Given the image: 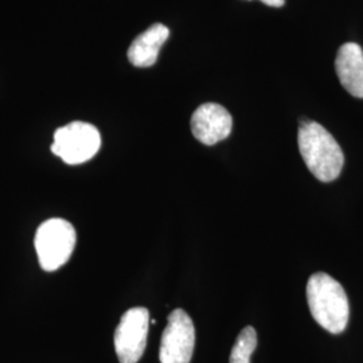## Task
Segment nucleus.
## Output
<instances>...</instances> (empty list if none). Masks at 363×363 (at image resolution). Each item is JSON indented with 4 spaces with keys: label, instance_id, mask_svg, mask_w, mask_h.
Masks as SVG:
<instances>
[{
    "label": "nucleus",
    "instance_id": "nucleus-1",
    "mask_svg": "<svg viewBox=\"0 0 363 363\" xmlns=\"http://www.w3.org/2000/svg\"><path fill=\"white\" fill-rule=\"evenodd\" d=\"M298 143L300 155L316 179L325 183L337 179L345 164V155L335 138L323 125L301 120Z\"/></svg>",
    "mask_w": 363,
    "mask_h": 363
},
{
    "label": "nucleus",
    "instance_id": "nucleus-2",
    "mask_svg": "<svg viewBox=\"0 0 363 363\" xmlns=\"http://www.w3.org/2000/svg\"><path fill=\"white\" fill-rule=\"evenodd\" d=\"M307 301L312 318L331 334L346 330L350 316L349 298L340 283L325 272L312 274L307 283Z\"/></svg>",
    "mask_w": 363,
    "mask_h": 363
},
{
    "label": "nucleus",
    "instance_id": "nucleus-3",
    "mask_svg": "<svg viewBox=\"0 0 363 363\" xmlns=\"http://www.w3.org/2000/svg\"><path fill=\"white\" fill-rule=\"evenodd\" d=\"M77 242L74 226L62 218L45 220L35 234V250L39 265L52 272L65 265Z\"/></svg>",
    "mask_w": 363,
    "mask_h": 363
},
{
    "label": "nucleus",
    "instance_id": "nucleus-4",
    "mask_svg": "<svg viewBox=\"0 0 363 363\" xmlns=\"http://www.w3.org/2000/svg\"><path fill=\"white\" fill-rule=\"evenodd\" d=\"M101 147L99 130L89 123L74 121L54 133L52 151L67 164H82L91 160Z\"/></svg>",
    "mask_w": 363,
    "mask_h": 363
},
{
    "label": "nucleus",
    "instance_id": "nucleus-5",
    "mask_svg": "<svg viewBox=\"0 0 363 363\" xmlns=\"http://www.w3.org/2000/svg\"><path fill=\"white\" fill-rule=\"evenodd\" d=\"M150 328V312L135 307L125 312L115 331V350L120 363H138L143 357Z\"/></svg>",
    "mask_w": 363,
    "mask_h": 363
},
{
    "label": "nucleus",
    "instance_id": "nucleus-6",
    "mask_svg": "<svg viewBox=\"0 0 363 363\" xmlns=\"http://www.w3.org/2000/svg\"><path fill=\"white\" fill-rule=\"evenodd\" d=\"M195 347V327L184 310L171 312L160 340V363H190Z\"/></svg>",
    "mask_w": 363,
    "mask_h": 363
},
{
    "label": "nucleus",
    "instance_id": "nucleus-7",
    "mask_svg": "<svg viewBox=\"0 0 363 363\" xmlns=\"http://www.w3.org/2000/svg\"><path fill=\"white\" fill-rule=\"evenodd\" d=\"M233 128V118L220 104L208 103L195 109L191 117V132L195 139L206 145L225 140Z\"/></svg>",
    "mask_w": 363,
    "mask_h": 363
},
{
    "label": "nucleus",
    "instance_id": "nucleus-8",
    "mask_svg": "<svg viewBox=\"0 0 363 363\" xmlns=\"http://www.w3.org/2000/svg\"><path fill=\"white\" fill-rule=\"evenodd\" d=\"M342 86L357 99H363V50L357 43H345L335 60Z\"/></svg>",
    "mask_w": 363,
    "mask_h": 363
},
{
    "label": "nucleus",
    "instance_id": "nucleus-9",
    "mask_svg": "<svg viewBox=\"0 0 363 363\" xmlns=\"http://www.w3.org/2000/svg\"><path fill=\"white\" fill-rule=\"evenodd\" d=\"M169 30L162 23H155L147 28L132 42L128 49V60L136 67H150L155 65L159 52L169 39Z\"/></svg>",
    "mask_w": 363,
    "mask_h": 363
},
{
    "label": "nucleus",
    "instance_id": "nucleus-10",
    "mask_svg": "<svg viewBox=\"0 0 363 363\" xmlns=\"http://www.w3.org/2000/svg\"><path fill=\"white\" fill-rule=\"evenodd\" d=\"M257 347V333L253 327L247 325L234 343L233 349L230 352L229 363H250V357L253 351Z\"/></svg>",
    "mask_w": 363,
    "mask_h": 363
},
{
    "label": "nucleus",
    "instance_id": "nucleus-11",
    "mask_svg": "<svg viewBox=\"0 0 363 363\" xmlns=\"http://www.w3.org/2000/svg\"><path fill=\"white\" fill-rule=\"evenodd\" d=\"M259 1H262L264 4L271 6V7H283L286 3V0H259Z\"/></svg>",
    "mask_w": 363,
    "mask_h": 363
}]
</instances>
